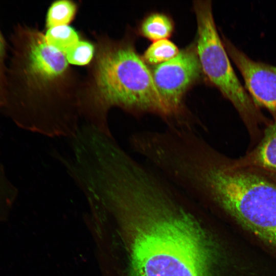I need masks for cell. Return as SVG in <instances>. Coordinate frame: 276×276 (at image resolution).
Returning a JSON list of instances; mask_svg holds the SVG:
<instances>
[{
	"label": "cell",
	"instance_id": "6",
	"mask_svg": "<svg viewBox=\"0 0 276 276\" xmlns=\"http://www.w3.org/2000/svg\"><path fill=\"white\" fill-rule=\"evenodd\" d=\"M228 56L240 71L246 90L254 102L266 108L276 120V66L255 61L222 36Z\"/></svg>",
	"mask_w": 276,
	"mask_h": 276
},
{
	"label": "cell",
	"instance_id": "8",
	"mask_svg": "<svg viewBox=\"0 0 276 276\" xmlns=\"http://www.w3.org/2000/svg\"><path fill=\"white\" fill-rule=\"evenodd\" d=\"M174 30V23L168 15L162 12H152L142 21L139 32L145 38L153 42L167 39Z\"/></svg>",
	"mask_w": 276,
	"mask_h": 276
},
{
	"label": "cell",
	"instance_id": "14",
	"mask_svg": "<svg viewBox=\"0 0 276 276\" xmlns=\"http://www.w3.org/2000/svg\"><path fill=\"white\" fill-rule=\"evenodd\" d=\"M0 174V221L4 219L13 200L14 193Z\"/></svg>",
	"mask_w": 276,
	"mask_h": 276
},
{
	"label": "cell",
	"instance_id": "11",
	"mask_svg": "<svg viewBox=\"0 0 276 276\" xmlns=\"http://www.w3.org/2000/svg\"><path fill=\"white\" fill-rule=\"evenodd\" d=\"M76 7L72 2L67 0L54 2L49 8L47 17V26L49 28L66 25L73 19Z\"/></svg>",
	"mask_w": 276,
	"mask_h": 276
},
{
	"label": "cell",
	"instance_id": "3",
	"mask_svg": "<svg viewBox=\"0 0 276 276\" xmlns=\"http://www.w3.org/2000/svg\"><path fill=\"white\" fill-rule=\"evenodd\" d=\"M96 83L104 108L117 106L136 116L153 114L160 117L166 126H174L173 117L155 86L151 71L132 45H121L101 55Z\"/></svg>",
	"mask_w": 276,
	"mask_h": 276
},
{
	"label": "cell",
	"instance_id": "2",
	"mask_svg": "<svg viewBox=\"0 0 276 276\" xmlns=\"http://www.w3.org/2000/svg\"><path fill=\"white\" fill-rule=\"evenodd\" d=\"M179 184L192 198L217 206L276 248V182L263 172L235 166L205 141L187 156Z\"/></svg>",
	"mask_w": 276,
	"mask_h": 276
},
{
	"label": "cell",
	"instance_id": "1",
	"mask_svg": "<svg viewBox=\"0 0 276 276\" xmlns=\"http://www.w3.org/2000/svg\"><path fill=\"white\" fill-rule=\"evenodd\" d=\"M189 198L164 178L138 189L131 210L142 225L133 248L135 276H209L206 238Z\"/></svg>",
	"mask_w": 276,
	"mask_h": 276
},
{
	"label": "cell",
	"instance_id": "10",
	"mask_svg": "<svg viewBox=\"0 0 276 276\" xmlns=\"http://www.w3.org/2000/svg\"><path fill=\"white\" fill-rule=\"evenodd\" d=\"M45 40L48 44L65 54L79 42L76 31L67 25H61L49 28Z\"/></svg>",
	"mask_w": 276,
	"mask_h": 276
},
{
	"label": "cell",
	"instance_id": "12",
	"mask_svg": "<svg viewBox=\"0 0 276 276\" xmlns=\"http://www.w3.org/2000/svg\"><path fill=\"white\" fill-rule=\"evenodd\" d=\"M94 54V47L89 42L79 41L66 54L67 60L76 65H85L89 62Z\"/></svg>",
	"mask_w": 276,
	"mask_h": 276
},
{
	"label": "cell",
	"instance_id": "13",
	"mask_svg": "<svg viewBox=\"0 0 276 276\" xmlns=\"http://www.w3.org/2000/svg\"><path fill=\"white\" fill-rule=\"evenodd\" d=\"M7 43L0 29V111L3 110L6 96L7 67L5 60Z\"/></svg>",
	"mask_w": 276,
	"mask_h": 276
},
{
	"label": "cell",
	"instance_id": "7",
	"mask_svg": "<svg viewBox=\"0 0 276 276\" xmlns=\"http://www.w3.org/2000/svg\"><path fill=\"white\" fill-rule=\"evenodd\" d=\"M232 160L237 167L276 173V120H272L264 128L255 147L244 155Z\"/></svg>",
	"mask_w": 276,
	"mask_h": 276
},
{
	"label": "cell",
	"instance_id": "9",
	"mask_svg": "<svg viewBox=\"0 0 276 276\" xmlns=\"http://www.w3.org/2000/svg\"><path fill=\"white\" fill-rule=\"evenodd\" d=\"M179 52L176 44L165 39L153 42L145 51L142 58L145 63L156 66L172 59Z\"/></svg>",
	"mask_w": 276,
	"mask_h": 276
},
{
	"label": "cell",
	"instance_id": "15",
	"mask_svg": "<svg viewBox=\"0 0 276 276\" xmlns=\"http://www.w3.org/2000/svg\"><path fill=\"white\" fill-rule=\"evenodd\" d=\"M261 172L266 174L267 176L270 177L271 179H272L275 182H276V173H271V172H263V171H261Z\"/></svg>",
	"mask_w": 276,
	"mask_h": 276
},
{
	"label": "cell",
	"instance_id": "4",
	"mask_svg": "<svg viewBox=\"0 0 276 276\" xmlns=\"http://www.w3.org/2000/svg\"><path fill=\"white\" fill-rule=\"evenodd\" d=\"M197 32L196 48L202 72L233 105L252 141L261 139V127L272 120L266 118L239 80L217 32L210 1L194 2Z\"/></svg>",
	"mask_w": 276,
	"mask_h": 276
},
{
	"label": "cell",
	"instance_id": "5",
	"mask_svg": "<svg viewBox=\"0 0 276 276\" xmlns=\"http://www.w3.org/2000/svg\"><path fill=\"white\" fill-rule=\"evenodd\" d=\"M151 72L155 86L173 117V127L206 131L207 127L192 117L183 101L186 91L203 73L196 45L179 51L174 58L155 66Z\"/></svg>",
	"mask_w": 276,
	"mask_h": 276
}]
</instances>
